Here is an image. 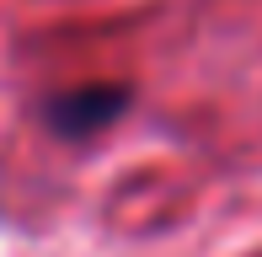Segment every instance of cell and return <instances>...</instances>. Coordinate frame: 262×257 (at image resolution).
<instances>
[{"label":"cell","mask_w":262,"mask_h":257,"mask_svg":"<svg viewBox=\"0 0 262 257\" xmlns=\"http://www.w3.org/2000/svg\"><path fill=\"white\" fill-rule=\"evenodd\" d=\"M123 86H80V91H64V97L49 108V123L59 134L80 139V134H97L102 123H113L123 113Z\"/></svg>","instance_id":"obj_1"}]
</instances>
